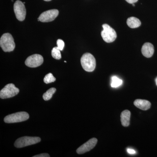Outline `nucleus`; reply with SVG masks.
<instances>
[{"label":"nucleus","instance_id":"nucleus-11","mask_svg":"<svg viewBox=\"0 0 157 157\" xmlns=\"http://www.w3.org/2000/svg\"><path fill=\"white\" fill-rule=\"evenodd\" d=\"M141 52L144 56L147 58H150L154 53V47L149 42H146L144 44L141 48Z\"/></svg>","mask_w":157,"mask_h":157},{"label":"nucleus","instance_id":"nucleus-16","mask_svg":"<svg viewBox=\"0 0 157 157\" xmlns=\"http://www.w3.org/2000/svg\"><path fill=\"white\" fill-rule=\"evenodd\" d=\"M122 80L117 77V76H113L111 78V87L117 88L121 85Z\"/></svg>","mask_w":157,"mask_h":157},{"label":"nucleus","instance_id":"nucleus-5","mask_svg":"<svg viewBox=\"0 0 157 157\" xmlns=\"http://www.w3.org/2000/svg\"><path fill=\"white\" fill-rule=\"evenodd\" d=\"M102 26L103 30L101 32V35L104 41L107 43H110L115 41L117 37L115 31L106 24L103 25Z\"/></svg>","mask_w":157,"mask_h":157},{"label":"nucleus","instance_id":"nucleus-7","mask_svg":"<svg viewBox=\"0 0 157 157\" xmlns=\"http://www.w3.org/2000/svg\"><path fill=\"white\" fill-rule=\"evenodd\" d=\"M14 10L15 16L19 21H23L25 18L26 14L25 6L21 1L17 0L14 5Z\"/></svg>","mask_w":157,"mask_h":157},{"label":"nucleus","instance_id":"nucleus-10","mask_svg":"<svg viewBox=\"0 0 157 157\" xmlns=\"http://www.w3.org/2000/svg\"><path fill=\"white\" fill-rule=\"evenodd\" d=\"M98 142V139L96 138H92L90 139L86 143L82 145L77 150L76 152L78 154H82L85 153L90 151L95 147Z\"/></svg>","mask_w":157,"mask_h":157},{"label":"nucleus","instance_id":"nucleus-4","mask_svg":"<svg viewBox=\"0 0 157 157\" xmlns=\"http://www.w3.org/2000/svg\"><path fill=\"white\" fill-rule=\"evenodd\" d=\"M29 118V116L27 113L19 112L7 116L4 118V121L6 123L21 122L27 120Z\"/></svg>","mask_w":157,"mask_h":157},{"label":"nucleus","instance_id":"nucleus-24","mask_svg":"<svg viewBox=\"0 0 157 157\" xmlns=\"http://www.w3.org/2000/svg\"><path fill=\"white\" fill-rule=\"evenodd\" d=\"M44 1H45V2H49V1H52V0H44Z\"/></svg>","mask_w":157,"mask_h":157},{"label":"nucleus","instance_id":"nucleus-15","mask_svg":"<svg viewBox=\"0 0 157 157\" xmlns=\"http://www.w3.org/2000/svg\"><path fill=\"white\" fill-rule=\"evenodd\" d=\"M56 90V89L55 88H51L49 89L43 95V99L45 101L50 100Z\"/></svg>","mask_w":157,"mask_h":157},{"label":"nucleus","instance_id":"nucleus-12","mask_svg":"<svg viewBox=\"0 0 157 157\" xmlns=\"http://www.w3.org/2000/svg\"><path fill=\"white\" fill-rule=\"evenodd\" d=\"M134 105L139 109L143 110H147L150 109L151 106L150 102L145 100L137 99L134 101Z\"/></svg>","mask_w":157,"mask_h":157},{"label":"nucleus","instance_id":"nucleus-1","mask_svg":"<svg viewBox=\"0 0 157 157\" xmlns=\"http://www.w3.org/2000/svg\"><path fill=\"white\" fill-rule=\"evenodd\" d=\"M0 46L5 52H10L14 50L15 44L11 34L9 33L3 34L0 39Z\"/></svg>","mask_w":157,"mask_h":157},{"label":"nucleus","instance_id":"nucleus-13","mask_svg":"<svg viewBox=\"0 0 157 157\" xmlns=\"http://www.w3.org/2000/svg\"><path fill=\"white\" fill-rule=\"evenodd\" d=\"M131 113L128 110H124L121 113V119L122 125L124 127H128L130 124Z\"/></svg>","mask_w":157,"mask_h":157},{"label":"nucleus","instance_id":"nucleus-21","mask_svg":"<svg viewBox=\"0 0 157 157\" xmlns=\"http://www.w3.org/2000/svg\"><path fill=\"white\" fill-rule=\"evenodd\" d=\"M127 151H128V153L129 154H135V153H136L135 151L132 149L128 148V149H127Z\"/></svg>","mask_w":157,"mask_h":157},{"label":"nucleus","instance_id":"nucleus-2","mask_svg":"<svg viewBox=\"0 0 157 157\" xmlns=\"http://www.w3.org/2000/svg\"><path fill=\"white\" fill-rule=\"evenodd\" d=\"M81 63L82 68L86 72H93L95 69L96 59L91 54H84L81 58Z\"/></svg>","mask_w":157,"mask_h":157},{"label":"nucleus","instance_id":"nucleus-25","mask_svg":"<svg viewBox=\"0 0 157 157\" xmlns=\"http://www.w3.org/2000/svg\"><path fill=\"white\" fill-rule=\"evenodd\" d=\"M132 6H135V4H132Z\"/></svg>","mask_w":157,"mask_h":157},{"label":"nucleus","instance_id":"nucleus-20","mask_svg":"<svg viewBox=\"0 0 157 157\" xmlns=\"http://www.w3.org/2000/svg\"><path fill=\"white\" fill-rule=\"evenodd\" d=\"M34 157H49L50 155L47 153H42L41 154L36 155Z\"/></svg>","mask_w":157,"mask_h":157},{"label":"nucleus","instance_id":"nucleus-22","mask_svg":"<svg viewBox=\"0 0 157 157\" xmlns=\"http://www.w3.org/2000/svg\"><path fill=\"white\" fill-rule=\"evenodd\" d=\"M125 1L129 4H132L137 2L138 0H125Z\"/></svg>","mask_w":157,"mask_h":157},{"label":"nucleus","instance_id":"nucleus-8","mask_svg":"<svg viewBox=\"0 0 157 157\" xmlns=\"http://www.w3.org/2000/svg\"><path fill=\"white\" fill-rule=\"evenodd\" d=\"M59 13V11L57 9H52L45 11L40 14L38 18V21L42 22L53 21L58 16Z\"/></svg>","mask_w":157,"mask_h":157},{"label":"nucleus","instance_id":"nucleus-17","mask_svg":"<svg viewBox=\"0 0 157 157\" xmlns=\"http://www.w3.org/2000/svg\"><path fill=\"white\" fill-rule=\"evenodd\" d=\"M52 56L53 58L59 60L61 59L60 50L57 48V47H55L52 48Z\"/></svg>","mask_w":157,"mask_h":157},{"label":"nucleus","instance_id":"nucleus-9","mask_svg":"<svg viewBox=\"0 0 157 157\" xmlns=\"http://www.w3.org/2000/svg\"><path fill=\"white\" fill-rule=\"evenodd\" d=\"M43 57L39 54H34L28 57L26 59V66L31 68H36L41 66L43 63Z\"/></svg>","mask_w":157,"mask_h":157},{"label":"nucleus","instance_id":"nucleus-23","mask_svg":"<svg viewBox=\"0 0 157 157\" xmlns=\"http://www.w3.org/2000/svg\"><path fill=\"white\" fill-rule=\"evenodd\" d=\"M155 82H156V84L157 86V77L156 78V79H155Z\"/></svg>","mask_w":157,"mask_h":157},{"label":"nucleus","instance_id":"nucleus-18","mask_svg":"<svg viewBox=\"0 0 157 157\" xmlns=\"http://www.w3.org/2000/svg\"><path fill=\"white\" fill-rule=\"evenodd\" d=\"M56 78L51 73L47 74L44 78V82L46 83V84L54 82L56 81Z\"/></svg>","mask_w":157,"mask_h":157},{"label":"nucleus","instance_id":"nucleus-14","mask_svg":"<svg viewBox=\"0 0 157 157\" xmlns=\"http://www.w3.org/2000/svg\"><path fill=\"white\" fill-rule=\"evenodd\" d=\"M127 23L129 27L132 29L137 28L141 25L140 20L134 17H129L127 19Z\"/></svg>","mask_w":157,"mask_h":157},{"label":"nucleus","instance_id":"nucleus-3","mask_svg":"<svg viewBox=\"0 0 157 157\" xmlns=\"http://www.w3.org/2000/svg\"><path fill=\"white\" fill-rule=\"evenodd\" d=\"M40 141L41 138L39 137L25 136L18 138L15 141L14 145L17 148H21L36 144L40 142Z\"/></svg>","mask_w":157,"mask_h":157},{"label":"nucleus","instance_id":"nucleus-19","mask_svg":"<svg viewBox=\"0 0 157 157\" xmlns=\"http://www.w3.org/2000/svg\"><path fill=\"white\" fill-rule=\"evenodd\" d=\"M57 48L60 51H63L65 46V43L62 39H59L57 41Z\"/></svg>","mask_w":157,"mask_h":157},{"label":"nucleus","instance_id":"nucleus-6","mask_svg":"<svg viewBox=\"0 0 157 157\" xmlns=\"http://www.w3.org/2000/svg\"><path fill=\"white\" fill-rule=\"evenodd\" d=\"M19 92V89L15 87L13 83L6 85L0 91V98L2 99H7L17 95Z\"/></svg>","mask_w":157,"mask_h":157},{"label":"nucleus","instance_id":"nucleus-26","mask_svg":"<svg viewBox=\"0 0 157 157\" xmlns=\"http://www.w3.org/2000/svg\"><path fill=\"white\" fill-rule=\"evenodd\" d=\"M64 62L65 63H67V61H65Z\"/></svg>","mask_w":157,"mask_h":157}]
</instances>
